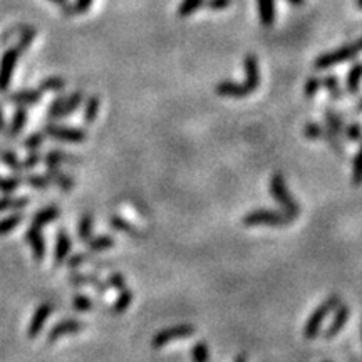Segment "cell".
Masks as SVG:
<instances>
[{"mask_svg": "<svg viewBox=\"0 0 362 362\" xmlns=\"http://www.w3.org/2000/svg\"><path fill=\"white\" fill-rule=\"evenodd\" d=\"M72 250V240L69 233L66 230H59L55 235V247H54V257H52V264L55 267H60L62 264H66L67 257L71 255Z\"/></svg>", "mask_w": 362, "mask_h": 362, "instance_id": "cell-15", "label": "cell"}, {"mask_svg": "<svg viewBox=\"0 0 362 362\" xmlns=\"http://www.w3.org/2000/svg\"><path fill=\"white\" fill-rule=\"evenodd\" d=\"M322 86L320 79L316 78V76H309L307 80H305L304 84V96L305 99H313L317 96V92H319Z\"/></svg>", "mask_w": 362, "mask_h": 362, "instance_id": "cell-42", "label": "cell"}, {"mask_svg": "<svg viewBox=\"0 0 362 362\" xmlns=\"http://www.w3.org/2000/svg\"><path fill=\"white\" fill-rule=\"evenodd\" d=\"M69 284L72 287H92L96 292L104 295L110 291V285L106 280H101L94 273H83V272H74L69 275Z\"/></svg>", "mask_w": 362, "mask_h": 362, "instance_id": "cell-10", "label": "cell"}, {"mask_svg": "<svg viewBox=\"0 0 362 362\" xmlns=\"http://www.w3.org/2000/svg\"><path fill=\"white\" fill-rule=\"evenodd\" d=\"M42 132L47 136V138L60 141V143L79 144V143H84V141L87 139L86 130H80V128L62 126V124H55V123H47L46 126H44Z\"/></svg>", "mask_w": 362, "mask_h": 362, "instance_id": "cell-6", "label": "cell"}, {"mask_svg": "<svg viewBox=\"0 0 362 362\" xmlns=\"http://www.w3.org/2000/svg\"><path fill=\"white\" fill-rule=\"evenodd\" d=\"M26 181L34 190H47L51 187V180L47 175H29Z\"/></svg>", "mask_w": 362, "mask_h": 362, "instance_id": "cell-44", "label": "cell"}, {"mask_svg": "<svg viewBox=\"0 0 362 362\" xmlns=\"http://www.w3.org/2000/svg\"><path fill=\"white\" fill-rule=\"evenodd\" d=\"M92 259L91 252H79V253H74V255H69L67 257V267L71 268V270H78L79 267H83L84 264H87Z\"/></svg>", "mask_w": 362, "mask_h": 362, "instance_id": "cell-41", "label": "cell"}, {"mask_svg": "<svg viewBox=\"0 0 362 362\" xmlns=\"http://www.w3.org/2000/svg\"><path fill=\"white\" fill-rule=\"evenodd\" d=\"M324 119H325V128L327 131H331L337 138H344V119L337 111H334L332 107H325L324 111Z\"/></svg>", "mask_w": 362, "mask_h": 362, "instance_id": "cell-21", "label": "cell"}, {"mask_svg": "<svg viewBox=\"0 0 362 362\" xmlns=\"http://www.w3.org/2000/svg\"><path fill=\"white\" fill-rule=\"evenodd\" d=\"M22 183V178L19 176H0V193H14Z\"/></svg>", "mask_w": 362, "mask_h": 362, "instance_id": "cell-40", "label": "cell"}, {"mask_svg": "<svg viewBox=\"0 0 362 362\" xmlns=\"http://www.w3.org/2000/svg\"><path fill=\"white\" fill-rule=\"evenodd\" d=\"M86 329V324L83 320L74 319V317H67V319L59 320L54 327L51 329L49 334H47V342L52 344V342H58L62 337L71 336V334H78L83 332Z\"/></svg>", "mask_w": 362, "mask_h": 362, "instance_id": "cell-9", "label": "cell"}, {"mask_svg": "<svg viewBox=\"0 0 362 362\" xmlns=\"http://www.w3.org/2000/svg\"><path fill=\"white\" fill-rule=\"evenodd\" d=\"M208 10H225L232 6V0H205L203 3Z\"/></svg>", "mask_w": 362, "mask_h": 362, "instance_id": "cell-48", "label": "cell"}, {"mask_svg": "<svg viewBox=\"0 0 362 362\" xmlns=\"http://www.w3.org/2000/svg\"><path fill=\"white\" fill-rule=\"evenodd\" d=\"M29 205V198L27 196H20V198H12V196H2L0 198V212L7 210H22Z\"/></svg>", "mask_w": 362, "mask_h": 362, "instance_id": "cell-33", "label": "cell"}, {"mask_svg": "<svg viewBox=\"0 0 362 362\" xmlns=\"http://www.w3.org/2000/svg\"><path fill=\"white\" fill-rule=\"evenodd\" d=\"M132 299H135V293L130 288H123V291L119 292L118 299L114 300V304H112V309L111 312L112 313H124L130 309V305L132 304Z\"/></svg>", "mask_w": 362, "mask_h": 362, "instance_id": "cell-31", "label": "cell"}, {"mask_svg": "<svg viewBox=\"0 0 362 362\" xmlns=\"http://www.w3.org/2000/svg\"><path fill=\"white\" fill-rule=\"evenodd\" d=\"M191 359L193 362H210V351H208L207 342L200 341L193 345Z\"/></svg>", "mask_w": 362, "mask_h": 362, "instance_id": "cell-39", "label": "cell"}, {"mask_svg": "<svg viewBox=\"0 0 362 362\" xmlns=\"http://www.w3.org/2000/svg\"><path fill=\"white\" fill-rule=\"evenodd\" d=\"M3 128H6V116H3L2 107H0V131H2Z\"/></svg>", "mask_w": 362, "mask_h": 362, "instance_id": "cell-52", "label": "cell"}, {"mask_svg": "<svg viewBox=\"0 0 362 362\" xmlns=\"http://www.w3.org/2000/svg\"><path fill=\"white\" fill-rule=\"evenodd\" d=\"M288 3H291V6H293V7H302L305 3V0H287Z\"/></svg>", "mask_w": 362, "mask_h": 362, "instance_id": "cell-53", "label": "cell"}, {"mask_svg": "<svg viewBox=\"0 0 362 362\" xmlns=\"http://www.w3.org/2000/svg\"><path fill=\"white\" fill-rule=\"evenodd\" d=\"M322 86L325 87V91L329 92L332 101H342L344 99V91H342L339 76L337 74H327L320 79Z\"/></svg>", "mask_w": 362, "mask_h": 362, "instance_id": "cell-26", "label": "cell"}, {"mask_svg": "<svg viewBox=\"0 0 362 362\" xmlns=\"http://www.w3.org/2000/svg\"><path fill=\"white\" fill-rule=\"evenodd\" d=\"M243 69H245V86L248 87L252 92L257 91L260 87V64L257 55L247 54L243 59Z\"/></svg>", "mask_w": 362, "mask_h": 362, "instance_id": "cell-12", "label": "cell"}, {"mask_svg": "<svg viewBox=\"0 0 362 362\" xmlns=\"http://www.w3.org/2000/svg\"><path fill=\"white\" fill-rule=\"evenodd\" d=\"M52 313V305L47 304V302H44V304H40L37 309H35L34 316H32L31 319V324L29 327H27V337L29 339H35V337H39V334L42 332L44 325H46L47 319H49V316Z\"/></svg>", "mask_w": 362, "mask_h": 362, "instance_id": "cell-13", "label": "cell"}, {"mask_svg": "<svg viewBox=\"0 0 362 362\" xmlns=\"http://www.w3.org/2000/svg\"><path fill=\"white\" fill-rule=\"evenodd\" d=\"M0 161H2V164H6L7 168L12 171L19 173L24 170L22 166V161L19 160V156L15 155L14 151H9V150H2L0 151Z\"/></svg>", "mask_w": 362, "mask_h": 362, "instance_id": "cell-35", "label": "cell"}, {"mask_svg": "<svg viewBox=\"0 0 362 362\" xmlns=\"http://www.w3.org/2000/svg\"><path fill=\"white\" fill-rule=\"evenodd\" d=\"M215 92L220 98H230V99H243L252 94V91L245 86V83H235V80L225 79L220 80L215 86Z\"/></svg>", "mask_w": 362, "mask_h": 362, "instance_id": "cell-11", "label": "cell"}, {"mask_svg": "<svg viewBox=\"0 0 362 362\" xmlns=\"http://www.w3.org/2000/svg\"><path fill=\"white\" fill-rule=\"evenodd\" d=\"M42 92L39 89H20L6 96L7 103L14 104L17 107H31L42 101Z\"/></svg>", "mask_w": 362, "mask_h": 362, "instance_id": "cell-14", "label": "cell"}, {"mask_svg": "<svg viewBox=\"0 0 362 362\" xmlns=\"http://www.w3.org/2000/svg\"><path fill=\"white\" fill-rule=\"evenodd\" d=\"M270 193L273 200L280 205L282 210L287 213V215H291L293 220L300 215L299 201L292 196V193L287 188V183H285V178L282 173H275V175L270 178Z\"/></svg>", "mask_w": 362, "mask_h": 362, "instance_id": "cell-2", "label": "cell"}, {"mask_svg": "<svg viewBox=\"0 0 362 362\" xmlns=\"http://www.w3.org/2000/svg\"><path fill=\"white\" fill-rule=\"evenodd\" d=\"M27 121H29V112H27L26 107H19V110L14 112V116H12L9 128H7V136H9V138L19 136L20 131L26 128Z\"/></svg>", "mask_w": 362, "mask_h": 362, "instance_id": "cell-25", "label": "cell"}, {"mask_svg": "<svg viewBox=\"0 0 362 362\" xmlns=\"http://www.w3.org/2000/svg\"><path fill=\"white\" fill-rule=\"evenodd\" d=\"M22 221H24L22 213H14V215H9V216H6V218L0 220V236L14 232L15 228L22 223Z\"/></svg>", "mask_w": 362, "mask_h": 362, "instance_id": "cell-34", "label": "cell"}, {"mask_svg": "<svg viewBox=\"0 0 362 362\" xmlns=\"http://www.w3.org/2000/svg\"><path fill=\"white\" fill-rule=\"evenodd\" d=\"M60 216V208L52 205V207H46L42 210L35 212V215L32 216V227H37V228H44L46 225L52 223Z\"/></svg>", "mask_w": 362, "mask_h": 362, "instance_id": "cell-23", "label": "cell"}, {"mask_svg": "<svg viewBox=\"0 0 362 362\" xmlns=\"http://www.w3.org/2000/svg\"><path fill=\"white\" fill-rule=\"evenodd\" d=\"M362 84V60H357L356 64L345 74V91L349 96H357L361 91Z\"/></svg>", "mask_w": 362, "mask_h": 362, "instance_id": "cell-19", "label": "cell"}, {"mask_svg": "<svg viewBox=\"0 0 362 362\" xmlns=\"http://www.w3.org/2000/svg\"><path fill=\"white\" fill-rule=\"evenodd\" d=\"M84 94H86V92L78 89L69 96H59V98H55L49 106H47V118L58 121L74 114L80 107V104L84 103Z\"/></svg>", "mask_w": 362, "mask_h": 362, "instance_id": "cell-5", "label": "cell"}, {"mask_svg": "<svg viewBox=\"0 0 362 362\" xmlns=\"http://www.w3.org/2000/svg\"><path fill=\"white\" fill-rule=\"evenodd\" d=\"M349 317H351V309L341 302V304L334 309V319L331 322V325L327 327V331H325V339L327 341L334 339V337L344 329V325L347 324Z\"/></svg>", "mask_w": 362, "mask_h": 362, "instance_id": "cell-17", "label": "cell"}, {"mask_svg": "<svg viewBox=\"0 0 362 362\" xmlns=\"http://www.w3.org/2000/svg\"><path fill=\"white\" fill-rule=\"evenodd\" d=\"M195 332H196V327L191 324L173 325V327H166L163 329V331L156 332L151 339V345L153 349H161L163 345H166L168 342L187 339V337H191Z\"/></svg>", "mask_w": 362, "mask_h": 362, "instance_id": "cell-7", "label": "cell"}, {"mask_svg": "<svg viewBox=\"0 0 362 362\" xmlns=\"http://www.w3.org/2000/svg\"><path fill=\"white\" fill-rule=\"evenodd\" d=\"M52 3H55V6L59 7L60 10H62L64 15H74V3H69V0H51Z\"/></svg>", "mask_w": 362, "mask_h": 362, "instance_id": "cell-50", "label": "cell"}, {"mask_svg": "<svg viewBox=\"0 0 362 362\" xmlns=\"http://www.w3.org/2000/svg\"><path fill=\"white\" fill-rule=\"evenodd\" d=\"M20 54L22 52L15 46L9 47V49L3 52L2 59H0V92L9 89L12 74H14L15 66H17Z\"/></svg>", "mask_w": 362, "mask_h": 362, "instance_id": "cell-8", "label": "cell"}, {"mask_svg": "<svg viewBox=\"0 0 362 362\" xmlns=\"http://www.w3.org/2000/svg\"><path fill=\"white\" fill-rule=\"evenodd\" d=\"M356 112H362V98L357 101V104H356Z\"/></svg>", "mask_w": 362, "mask_h": 362, "instance_id": "cell-55", "label": "cell"}, {"mask_svg": "<svg viewBox=\"0 0 362 362\" xmlns=\"http://www.w3.org/2000/svg\"><path fill=\"white\" fill-rule=\"evenodd\" d=\"M259 19L264 27H272L275 22V0H257Z\"/></svg>", "mask_w": 362, "mask_h": 362, "instance_id": "cell-24", "label": "cell"}, {"mask_svg": "<svg viewBox=\"0 0 362 362\" xmlns=\"http://www.w3.org/2000/svg\"><path fill=\"white\" fill-rule=\"evenodd\" d=\"M322 362H331V361H322Z\"/></svg>", "mask_w": 362, "mask_h": 362, "instance_id": "cell-57", "label": "cell"}, {"mask_svg": "<svg viewBox=\"0 0 362 362\" xmlns=\"http://www.w3.org/2000/svg\"><path fill=\"white\" fill-rule=\"evenodd\" d=\"M344 138L352 141V143H361L362 141V124L349 123L344 126Z\"/></svg>", "mask_w": 362, "mask_h": 362, "instance_id": "cell-43", "label": "cell"}, {"mask_svg": "<svg viewBox=\"0 0 362 362\" xmlns=\"http://www.w3.org/2000/svg\"><path fill=\"white\" fill-rule=\"evenodd\" d=\"M92 230H94V216L87 212L78 221V239L86 243L92 236Z\"/></svg>", "mask_w": 362, "mask_h": 362, "instance_id": "cell-28", "label": "cell"}, {"mask_svg": "<svg viewBox=\"0 0 362 362\" xmlns=\"http://www.w3.org/2000/svg\"><path fill=\"white\" fill-rule=\"evenodd\" d=\"M293 221L291 215L285 212L267 210V208H260V210H252L243 216L245 227H287Z\"/></svg>", "mask_w": 362, "mask_h": 362, "instance_id": "cell-4", "label": "cell"}, {"mask_svg": "<svg viewBox=\"0 0 362 362\" xmlns=\"http://www.w3.org/2000/svg\"><path fill=\"white\" fill-rule=\"evenodd\" d=\"M92 2H94V0H76L74 12L76 14H86V12L91 9Z\"/></svg>", "mask_w": 362, "mask_h": 362, "instance_id": "cell-51", "label": "cell"}, {"mask_svg": "<svg viewBox=\"0 0 362 362\" xmlns=\"http://www.w3.org/2000/svg\"><path fill=\"white\" fill-rule=\"evenodd\" d=\"M322 135H324V128H322L320 124L309 121V123L304 126V136L307 139L322 141Z\"/></svg>", "mask_w": 362, "mask_h": 362, "instance_id": "cell-46", "label": "cell"}, {"mask_svg": "<svg viewBox=\"0 0 362 362\" xmlns=\"http://www.w3.org/2000/svg\"><path fill=\"white\" fill-rule=\"evenodd\" d=\"M44 141H46V135L40 131H35V132H32V135L27 136L26 141H24V146H26V150H29V151H37L39 148L44 144Z\"/></svg>", "mask_w": 362, "mask_h": 362, "instance_id": "cell-45", "label": "cell"}, {"mask_svg": "<svg viewBox=\"0 0 362 362\" xmlns=\"http://www.w3.org/2000/svg\"><path fill=\"white\" fill-rule=\"evenodd\" d=\"M46 175L49 176L51 183L58 184V187L60 188V191H64V193L72 191V188H74V184H76L74 178H72L71 175H67V173H64L62 170H60V166L47 168Z\"/></svg>", "mask_w": 362, "mask_h": 362, "instance_id": "cell-20", "label": "cell"}, {"mask_svg": "<svg viewBox=\"0 0 362 362\" xmlns=\"http://www.w3.org/2000/svg\"><path fill=\"white\" fill-rule=\"evenodd\" d=\"M341 302H342V299L339 295H337V293H332V295L329 297L327 300L322 302L319 307L313 311L312 316L309 317L307 322H305V325H304V337H305V339L312 341V339H316L317 336H319L320 327H322V324H324V320L327 319L329 313H331L334 309H336L337 305L341 304Z\"/></svg>", "mask_w": 362, "mask_h": 362, "instance_id": "cell-3", "label": "cell"}, {"mask_svg": "<svg viewBox=\"0 0 362 362\" xmlns=\"http://www.w3.org/2000/svg\"><path fill=\"white\" fill-rule=\"evenodd\" d=\"M361 336H362V329H361Z\"/></svg>", "mask_w": 362, "mask_h": 362, "instance_id": "cell-58", "label": "cell"}, {"mask_svg": "<svg viewBox=\"0 0 362 362\" xmlns=\"http://www.w3.org/2000/svg\"><path fill=\"white\" fill-rule=\"evenodd\" d=\"M19 32L20 35L15 47H17L20 52H26L32 46V42H34L35 35H37V31H35L32 26H20Z\"/></svg>", "mask_w": 362, "mask_h": 362, "instance_id": "cell-29", "label": "cell"}, {"mask_svg": "<svg viewBox=\"0 0 362 362\" xmlns=\"http://www.w3.org/2000/svg\"><path fill=\"white\" fill-rule=\"evenodd\" d=\"M66 89V80L64 78H59V76H51V78L42 79L39 83V91L42 94L46 92H62Z\"/></svg>", "mask_w": 362, "mask_h": 362, "instance_id": "cell-30", "label": "cell"}, {"mask_svg": "<svg viewBox=\"0 0 362 362\" xmlns=\"http://www.w3.org/2000/svg\"><path fill=\"white\" fill-rule=\"evenodd\" d=\"M26 240L29 243L32 257H34L35 261H42L46 259V239L42 235V228L32 227L26 232Z\"/></svg>", "mask_w": 362, "mask_h": 362, "instance_id": "cell-16", "label": "cell"}, {"mask_svg": "<svg viewBox=\"0 0 362 362\" xmlns=\"http://www.w3.org/2000/svg\"><path fill=\"white\" fill-rule=\"evenodd\" d=\"M356 6H357V9L362 10V0H356Z\"/></svg>", "mask_w": 362, "mask_h": 362, "instance_id": "cell-56", "label": "cell"}, {"mask_svg": "<svg viewBox=\"0 0 362 362\" xmlns=\"http://www.w3.org/2000/svg\"><path fill=\"white\" fill-rule=\"evenodd\" d=\"M99 107H101L99 96H91V98L86 101V106H84V112H83L84 123L86 124L94 123L99 114Z\"/></svg>", "mask_w": 362, "mask_h": 362, "instance_id": "cell-32", "label": "cell"}, {"mask_svg": "<svg viewBox=\"0 0 362 362\" xmlns=\"http://www.w3.org/2000/svg\"><path fill=\"white\" fill-rule=\"evenodd\" d=\"M42 163L46 164L47 168H58L60 164H79L80 160L72 153H66V151H60V150H52L47 153L46 156L42 158Z\"/></svg>", "mask_w": 362, "mask_h": 362, "instance_id": "cell-18", "label": "cell"}, {"mask_svg": "<svg viewBox=\"0 0 362 362\" xmlns=\"http://www.w3.org/2000/svg\"><path fill=\"white\" fill-rule=\"evenodd\" d=\"M351 181L354 187H361L362 184V141H361V146L357 150L356 156L352 160V176Z\"/></svg>", "mask_w": 362, "mask_h": 362, "instance_id": "cell-37", "label": "cell"}, {"mask_svg": "<svg viewBox=\"0 0 362 362\" xmlns=\"http://www.w3.org/2000/svg\"><path fill=\"white\" fill-rule=\"evenodd\" d=\"M110 225L114 228V230L126 233V235L131 236V239H143L144 236L143 232H141L138 227H135V225L130 223L126 218H123L121 215H116V213H112L110 216Z\"/></svg>", "mask_w": 362, "mask_h": 362, "instance_id": "cell-22", "label": "cell"}, {"mask_svg": "<svg viewBox=\"0 0 362 362\" xmlns=\"http://www.w3.org/2000/svg\"><path fill=\"white\" fill-rule=\"evenodd\" d=\"M361 52H362V35L351 44H344V46H341L339 49L320 54L319 58L313 60V69L327 71L331 69V67L339 66V64L347 62V60L356 59Z\"/></svg>", "mask_w": 362, "mask_h": 362, "instance_id": "cell-1", "label": "cell"}, {"mask_svg": "<svg viewBox=\"0 0 362 362\" xmlns=\"http://www.w3.org/2000/svg\"><path fill=\"white\" fill-rule=\"evenodd\" d=\"M107 285H110V288H114V291L121 292L123 288H126V279H124L123 273L119 272H112L110 273V277H107Z\"/></svg>", "mask_w": 362, "mask_h": 362, "instance_id": "cell-47", "label": "cell"}, {"mask_svg": "<svg viewBox=\"0 0 362 362\" xmlns=\"http://www.w3.org/2000/svg\"><path fill=\"white\" fill-rule=\"evenodd\" d=\"M71 305L76 312H80V313H86V312L92 311V300L86 295V293H80V292L74 293Z\"/></svg>", "mask_w": 362, "mask_h": 362, "instance_id": "cell-36", "label": "cell"}, {"mask_svg": "<svg viewBox=\"0 0 362 362\" xmlns=\"http://www.w3.org/2000/svg\"><path fill=\"white\" fill-rule=\"evenodd\" d=\"M40 161H42V156H40L39 153L32 151L31 155L27 156V158L22 161V166H24V170H32V168H35V166H37V164L40 163Z\"/></svg>", "mask_w": 362, "mask_h": 362, "instance_id": "cell-49", "label": "cell"}, {"mask_svg": "<svg viewBox=\"0 0 362 362\" xmlns=\"http://www.w3.org/2000/svg\"><path fill=\"white\" fill-rule=\"evenodd\" d=\"M203 3H205V0H181V3L178 7V15L183 19L191 17V15L195 14V12L198 10Z\"/></svg>", "mask_w": 362, "mask_h": 362, "instance_id": "cell-38", "label": "cell"}, {"mask_svg": "<svg viewBox=\"0 0 362 362\" xmlns=\"http://www.w3.org/2000/svg\"><path fill=\"white\" fill-rule=\"evenodd\" d=\"M235 362H247V356H245V354H240V356H236Z\"/></svg>", "mask_w": 362, "mask_h": 362, "instance_id": "cell-54", "label": "cell"}, {"mask_svg": "<svg viewBox=\"0 0 362 362\" xmlns=\"http://www.w3.org/2000/svg\"><path fill=\"white\" fill-rule=\"evenodd\" d=\"M87 245V250L89 252H104V250H110V248H112L116 245V240L114 236L111 235H98L94 236V239H91L86 241Z\"/></svg>", "mask_w": 362, "mask_h": 362, "instance_id": "cell-27", "label": "cell"}]
</instances>
